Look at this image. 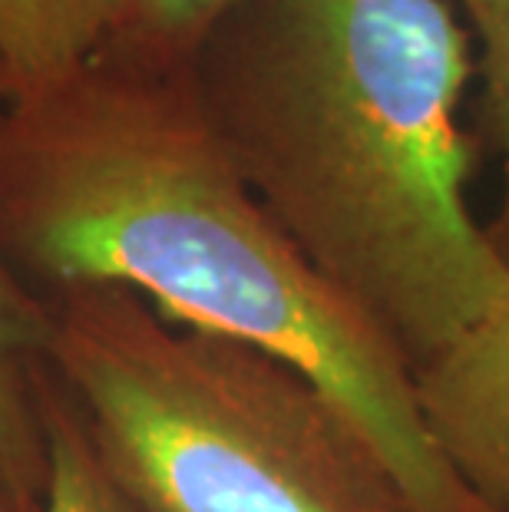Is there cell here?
Masks as SVG:
<instances>
[{"mask_svg":"<svg viewBox=\"0 0 509 512\" xmlns=\"http://www.w3.org/2000/svg\"><path fill=\"white\" fill-rule=\"evenodd\" d=\"M0 252L40 294L119 285L281 357L361 423L414 512H483L433 450L414 370L255 199L182 63L106 47L0 100Z\"/></svg>","mask_w":509,"mask_h":512,"instance_id":"cell-1","label":"cell"},{"mask_svg":"<svg viewBox=\"0 0 509 512\" xmlns=\"http://www.w3.org/2000/svg\"><path fill=\"white\" fill-rule=\"evenodd\" d=\"M182 67L255 199L410 370L509 301L467 199L453 0H238Z\"/></svg>","mask_w":509,"mask_h":512,"instance_id":"cell-2","label":"cell"},{"mask_svg":"<svg viewBox=\"0 0 509 512\" xmlns=\"http://www.w3.org/2000/svg\"><path fill=\"white\" fill-rule=\"evenodd\" d=\"M43 298L50 374L149 512H414L367 430L288 361L119 285Z\"/></svg>","mask_w":509,"mask_h":512,"instance_id":"cell-3","label":"cell"},{"mask_svg":"<svg viewBox=\"0 0 509 512\" xmlns=\"http://www.w3.org/2000/svg\"><path fill=\"white\" fill-rule=\"evenodd\" d=\"M433 450L483 512H509V301L414 370Z\"/></svg>","mask_w":509,"mask_h":512,"instance_id":"cell-4","label":"cell"},{"mask_svg":"<svg viewBox=\"0 0 509 512\" xmlns=\"http://www.w3.org/2000/svg\"><path fill=\"white\" fill-rule=\"evenodd\" d=\"M50 357V308L0 252V483L20 512L47 493L40 384Z\"/></svg>","mask_w":509,"mask_h":512,"instance_id":"cell-5","label":"cell"},{"mask_svg":"<svg viewBox=\"0 0 509 512\" xmlns=\"http://www.w3.org/2000/svg\"><path fill=\"white\" fill-rule=\"evenodd\" d=\"M126 0H0V76L7 96L80 73L123 24Z\"/></svg>","mask_w":509,"mask_h":512,"instance_id":"cell-6","label":"cell"},{"mask_svg":"<svg viewBox=\"0 0 509 512\" xmlns=\"http://www.w3.org/2000/svg\"><path fill=\"white\" fill-rule=\"evenodd\" d=\"M40 417L47 437V493L37 512H149L96 450L77 403L50 367L40 384Z\"/></svg>","mask_w":509,"mask_h":512,"instance_id":"cell-7","label":"cell"},{"mask_svg":"<svg viewBox=\"0 0 509 512\" xmlns=\"http://www.w3.org/2000/svg\"><path fill=\"white\" fill-rule=\"evenodd\" d=\"M470 30L473 80L480 83L483 136L500 159V199L486 225L496 258L509 271V0H457Z\"/></svg>","mask_w":509,"mask_h":512,"instance_id":"cell-8","label":"cell"},{"mask_svg":"<svg viewBox=\"0 0 509 512\" xmlns=\"http://www.w3.org/2000/svg\"><path fill=\"white\" fill-rule=\"evenodd\" d=\"M238 0H126L123 24L106 47L159 63H186L202 34Z\"/></svg>","mask_w":509,"mask_h":512,"instance_id":"cell-9","label":"cell"},{"mask_svg":"<svg viewBox=\"0 0 509 512\" xmlns=\"http://www.w3.org/2000/svg\"><path fill=\"white\" fill-rule=\"evenodd\" d=\"M0 512H20L17 506H14V499H10V493H7V486L0 483Z\"/></svg>","mask_w":509,"mask_h":512,"instance_id":"cell-10","label":"cell"},{"mask_svg":"<svg viewBox=\"0 0 509 512\" xmlns=\"http://www.w3.org/2000/svg\"><path fill=\"white\" fill-rule=\"evenodd\" d=\"M7 96V83H4V76H0V100Z\"/></svg>","mask_w":509,"mask_h":512,"instance_id":"cell-11","label":"cell"},{"mask_svg":"<svg viewBox=\"0 0 509 512\" xmlns=\"http://www.w3.org/2000/svg\"><path fill=\"white\" fill-rule=\"evenodd\" d=\"M453 4H457V0H453Z\"/></svg>","mask_w":509,"mask_h":512,"instance_id":"cell-12","label":"cell"}]
</instances>
